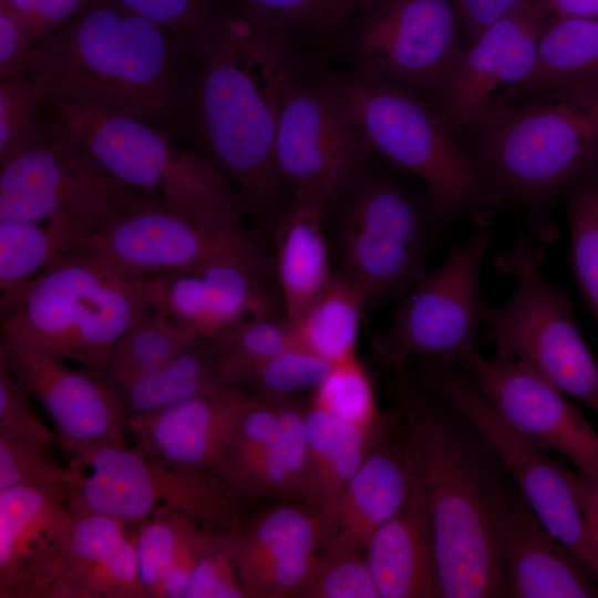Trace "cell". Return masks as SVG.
<instances>
[{"mask_svg": "<svg viewBox=\"0 0 598 598\" xmlns=\"http://www.w3.org/2000/svg\"><path fill=\"white\" fill-rule=\"evenodd\" d=\"M25 25L34 47L87 10L94 0H6Z\"/></svg>", "mask_w": 598, "mask_h": 598, "instance_id": "49", "label": "cell"}, {"mask_svg": "<svg viewBox=\"0 0 598 598\" xmlns=\"http://www.w3.org/2000/svg\"><path fill=\"white\" fill-rule=\"evenodd\" d=\"M220 385L240 386L259 365L278 352L300 344L285 316L250 321L218 341H213Z\"/></svg>", "mask_w": 598, "mask_h": 598, "instance_id": "38", "label": "cell"}, {"mask_svg": "<svg viewBox=\"0 0 598 598\" xmlns=\"http://www.w3.org/2000/svg\"><path fill=\"white\" fill-rule=\"evenodd\" d=\"M186 517L172 513L135 525L138 571L146 598H164L165 582Z\"/></svg>", "mask_w": 598, "mask_h": 598, "instance_id": "45", "label": "cell"}, {"mask_svg": "<svg viewBox=\"0 0 598 598\" xmlns=\"http://www.w3.org/2000/svg\"><path fill=\"white\" fill-rule=\"evenodd\" d=\"M365 310L360 291L336 270L292 327L303 348L332 364L355 354Z\"/></svg>", "mask_w": 598, "mask_h": 598, "instance_id": "33", "label": "cell"}, {"mask_svg": "<svg viewBox=\"0 0 598 598\" xmlns=\"http://www.w3.org/2000/svg\"><path fill=\"white\" fill-rule=\"evenodd\" d=\"M73 516L47 598H146L135 527L99 514Z\"/></svg>", "mask_w": 598, "mask_h": 598, "instance_id": "24", "label": "cell"}, {"mask_svg": "<svg viewBox=\"0 0 598 598\" xmlns=\"http://www.w3.org/2000/svg\"><path fill=\"white\" fill-rule=\"evenodd\" d=\"M152 311L143 279L75 251L50 264L1 320V343L34 346L103 372L114 343Z\"/></svg>", "mask_w": 598, "mask_h": 598, "instance_id": "7", "label": "cell"}, {"mask_svg": "<svg viewBox=\"0 0 598 598\" xmlns=\"http://www.w3.org/2000/svg\"><path fill=\"white\" fill-rule=\"evenodd\" d=\"M419 381L458 412L497 454L542 522L591 569L581 474L548 457L517 431L455 362L419 359ZM592 571V570H591Z\"/></svg>", "mask_w": 598, "mask_h": 598, "instance_id": "14", "label": "cell"}, {"mask_svg": "<svg viewBox=\"0 0 598 598\" xmlns=\"http://www.w3.org/2000/svg\"><path fill=\"white\" fill-rule=\"evenodd\" d=\"M375 150L327 81L309 65L289 82L277 134V163L289 196L326 207L344 195L370 165Z\"/></svg>", "mask_w": 598, "mask_h": 598, "instance_id": "13", "label": "cell"}, {"mask_svg": "<svg viewBox=\"0 0 598 598\" xmlns=\"http://www.w3.org/2000/svg\"><path fill=\"white\" fill-rule=\"evenodd\" d=\"M545 250L519 237L494 267L515 278L513 297L487 307L483 338L496 354L524 362L598 414V363L581 338L568 295L542 275Z\"/></svg>", "mask_w": 598, "mask_h": 598, "instance_id": "11", "label": "cell"}, {"mask_svg": "<svg viewBox=\"0 0 598 598\" xmlns=\"http://www.w3.org/2000/svg\"><path fill=\"white\" fill-rule=\"evenodd\" d=\"M331 363L301 344L287 348L254 370L240 388L259 399L280 400L315 390Z\"/></svg>", "mask_w": 598, "mask_h": 598, "instance_id": "41", "label": "cell"}, {"mask_svg": "<svg viewBox=\"0 0 598 598\" xmlns=\"http://www.w3.org/2000/svg\"><path fill=\"white\" fill-rule=\"evenodd\" d=\"M277 434L247 481L241 497H278L310 503L313 468L306 430V408L295 396L280 399Z\"/></svg>", "mask_w": 598, "mask_h": 598, "instance_id": "32", "label": "cell"}, {"mask_svg": "<svg viewBox=\"0 0 598 598\" xmlns=\"http://www.w3.org/2000/svg\"><path fill=\"white\" fill-rule=\"evenodd\" d=\"M581 474V473H580ZM582 512L591 570L598 580V476L581 474Z\"/></svg>", "mask_w": 598, "mask_h": 598, "instance_id": "53", "label": "cell"}, {"mask_svg": "<svg viewBox=\"0 0 598 598\" xmlns=\"http://www.w3.org/2000/svg\"><path fill=\"white\" fill-rule=\"evenodd\" d=\"M44 104L25 73L0 80V167L34 142L43 124Z\"/></svg>", "mask_w": 598, "mask_h": 598, "instance_id": "42", "label": "cell"}, {"mask_svg": "<svg viewBox=\"0 0 598 598\" xmlns=\"http://www.w3.org/2000/svg\"><path fill=\"white\" fill-rule=\"evenodd\" d=\"M309 65L303 42L235 16L190 87L183 142L233 187L265 241L290 199L277 163L285 92Z\"/></svg>", "mask_w": 598, "mask_h": 598, "instance_id": "1", "label": "cell"}, {"mask_svg": "<svg viewBox=\"0 0 598 598\" xmlns=\"http://www.w3.org/2000/svg\"><path fill=\"white\" fill-rule=\"evenodd\" d=\"M375 153L417 176L443 221L484 219L503 197L437 111L416 94L343 69H322Z\"/></svg>", "mask_w": 598, "mask_h": 598, "instance_id": "6", "label": "cell"}, {"mask_svg": "<svg viewBox=\"0 0 598 598\" xmlns=\"http://www.w3.org/2000/svg\"><path fill=\"white\" fill-rule=\"evenodd\" d=\"M241 20L302 42L326 39L331 31V0H234Z\"/></svg>", "mask_w": 598, "mask_h": 598, "instance_id": "43", "label": "cell"}, {"mask_svg": "<svg viewBox=\"0 0 598 598\" xmlns=\"http://www.w3.org/2000/svg\"><path fill=\"white\" fill-rule=\"evenodd\" d=\"M554 14L568 18L598 19V0H546Z\"/></svg>", "mask_w": 598, "mask_h": 598, "instance_id": "54", "label": "cell"}, {"mask_svg": "<svg viewBox=\"0 0 598 598\" xmlns=\"http://www.w3.org/2000/svg\"><path fill=\"white\" fill-rule=\"evenodd\" d=\"M569 225V262L578 288L598 327V171L563 192Z\"/></svg>", "mask_w": 598, "mask_h": 598, "instance_id": "37", "label": "cell"}, {"mask_svg": "<svg viewBox=\"0 0 598 598\" xmlns=\"http://www.w3.org/2000/svg\"><path fill=\"white\" fill-rule=\"evenodd\" d=\"M143 280L153 311L210 341L279 316L270 279L238 260H212Z\"/></svg>", "mask_w": 598, "mask_h": 598, "instance_id": "20", "label": "cell"}, {"mask_svg": "<svg viewBox=\"0 0 598 598\" xmlns=\"http://www.w3.org/2000/svg\"><path fill=\"white\" fill-rule=\"evenodd\" d=\"M311 404L333 417L363 429L379 420L374 389L369 372L357 354L331 364L313 390Z\"/></svg>", "mask_w": 598, "mask_h": 598, "instance_id": "40", "label": "cell"}, {"mask_svg": "<svg viewBox=\"0 0 598 598\" xmlns=\"http://www.w3.org/2000/svg\"><path fill=\"white\" fill-rule=\"evenodd\" d=\"M553 14L546 0L523 3L455 51L435 105L453 135L473 132L502 92L505 96L528 78Z\"/></svg>", "mask_w": 598, "mask_h": 598, "instance_id": "17", "label": "cell"}, {"mask_svg": "<svg viewBox=\"0 0 598 598\" xmlns=\"http://www.w3.org/2000/svg\"><path fill=\"white\" fill-rule=\"evenodd\" d=\"M419 484L415 443L398 403L385 411L372 446L341 496L322 555L363 553L374 532L405 506Z\"/></svg>", "mask_w": 598, "mask_h": 598, "instance_id": "21", "label": "cell"}, {"mask_svg": "<svg viewBox=\"0 0 598 598\" xmlns=\"http://www.w3.org/2000/svg\"><path fill=\"white\" fill-rule=\"evenodd\" d=\"M237 527L217 533L197 564L183 598H247L235 557Z\"/></svg>", "mask_w": 598, "mask_h": 598, "instance_id": "46", "label": "cell"}, {"mask_svg": "<svg viewBox=\"0 0 598 598\" xmlns=\"http://www.w3.org/2000/svg\"><path fill=\"white\" fill-rule=\"evenodd\" d=\"M0 360L49 414L58 442L70 453L100 444H124L125 416L103 372L75 370L44 349L1 343Z\"/></svg>", "mask_w": 598, "mask_h": 598, "instance_id": "19", "label": "cell"}, {"mask_svg": "<svg viewBox=\"0 0 598 598\" xmlns=\"http://www.w3.org/2000/svg\"><path fill=\"white\" fill-rule=\"evenodd\" d=\"M29 398L30 394L0 360V434L35 441L49 448L58 437L40 419Z\"/></svg>", "mask_w": 598, "mask_h": 598, "instance_id": "48", "label": "cell"}, {"mask_svg": "<svg viewBox=\"0 0 598 598\" xmlns=\"http://www.w3.org/2000/svg\"><path fill=\"white\" fill-rule=\"evenodd\" d=\"M44 111L113 176L165 209L216 229L241 228L233 187L173 133L65 99L45 101Z\"/></svg>", "mask_w": 598, "mask_h": 598, "instance_id": "5", "label": "cell"}, {"mask_svg": "<svg viewBox=\"0 0 598 598\" xmlns=\"http://www.w3.org/2000/svg\"><path fill=\"white\" fill-rule=\"evenodd\" d=\"M33 49L19 16L8 2H0V80L24 73Z\"/></svg>", "mask_w": 598, "mask_h": 598, "instance_id": "51", "label": "cell"}, {"mask_svg": "<svg viewBox=\"0 0 598 598\" xmlns=\"http://www.w3.org/2000/svg\"><path fill=\"white\" fill-rule=\"evenodd\" d=\"M384 416L385 411L372 427L363 429L344 423L312 404L306 408L315 481L310 504L320 512L324 538L341 496L372 446Z\"/></svg>", "mask_w": 598, "mask_h": 598, "instance_id": "29", "label": "cell"}, {"mask_svg": "<svg viewBox=\"0 0 598 598\" xmlns=\"http://www.w3.org/2000/svg\"><path fill=\"white\" fill-rule=\"evenodd\" d=\"M66 498L31 486L0 489V597L45 598L72 522Z\"/></svg>", "mask_w": 598, "mask_h": 598, "instance_id": "23", "label": "cell"}, {"mask_svg": "<svg viewBox=\"0 0 598 598\" xmlns=\"http://www.w3.org/2000/svg\"><path fill=\"white\" fill-rule=\"evenodd\" d=\"M142 198L147 197L113 176L45 111L34 142L0 171V220L44 223L60 257Z\"/></svg>", "mask_w": 598, "mask_h": 598, "instance_id": "9", "label": "cell"}, {"mask_svg": "<svg viewBox=\"0 0 598 598\" xmlns=\"http://www.w3.org/2000/svg\"><path fill=\"white\" fill-rule=\"evenodd\" d=\"M472 133L503 199L538 210L598 171V84L498 100Z\"/></svg>", "mask_w": 598, "mask_h": 598, "instance_id": "4", "label": "cell"}, {"mask_svg": "<svg viewBox=\"0 0 598 598\" xmlns=\"http://www.w3.org/2000/svg\"><path fill=\"white\" fill-rule=\"evenodd\" d=\"M202 61L167 30L115 0L92 6L34 47L25 74L65 99L168 131L183 141Z\"/></svg>", "mask_w": 598, "mask_h": 598, "instance_id": "3", "label": "cell"}, {"mask_svg": "<svg viewBox=\"0 0 598 598\" xmlns=\"http://www.w3.org/2000/svg\"><path fill=\"white\" fill-rule=\"evenodd\" d=\"M302 598H380L365 559L355 554L346 557L328 558L306 589Z\"/></svg>", "mask_w": 598, "mask_h": 598, "instance_id": "47", "label": "cell"}, {"mask_svg": "<svg viewBox=\"0 0 598 598\" xmlns=\"http://www.w3.org/2000/svg\"><path fill=\"white\" fill-rule=\"evenodd\" d=\"M236 385H221L175 406L125 420L134 448L150 457L213 475L255 401Z\"/></svg>", "mask_w": 598, "mask_h": 598, "instance_id": "22", "label": "cell"}, {"mask_svg": "<svg viewBox=\"0 0 598 598\" xmlns=\"http://www.w3.org/2000/svg\"><path fill=\"white\" fill-rule=\"evenodd\" d=\"M326 206L302 195H292L274 231V270L280 306L292 324L329 282V245L324 234Z\"/></svg>", "mask_w": 598, "mask_h": 598, "instance_id": "27", "label": "cell"}, {"mask_svg": "<svg viewBox=\"0 0 598 598\" xmlns=\"http://www.w3.org/2000/svg\"><path fill=\"white\" fill-rule=\"evenodd\" d=\"M493 233L483 229L457 244L437 268L425 271L399 300L392 321L377 336V355L395 370L413 358L460 363L476 351L486 309L481 268Z\"/></svg>", "mask_w": 598, "mask_h": 598, "instance_id": "15", "label": "cell"}, {"mask_svg": "<svg viewBox=\"0 0 598 598\" xmlns=\"http://www.w3.org/2000/svg\"><path fill=\"white\" fill-rule=\"evenodd\" d=\"M198 336L152 311L137 320L112 347L103 374L112 388L162 365Z\"/></svg>", "mask_w": 598, "mask_h": 598, "instance_id": "35", "label": "cell"}, {"mask_svg": "<svg viewBox=\"0 0 598 598\" xmlns=\"http://www.w3.org/2000/svg\"><path fill=\"white\" fill-rule=\"evenodd\" d=\"M458 367L537 447L561 454L585 476H598V433L554 384L524 362L501 354L484 359L474 351Z\"/></svg>", "mask_w": 598, "mask_h": 598, "instance_id": "18", "label": "cell"}, {"mask_svg": "<svg viewBox=\"0 0 598 598\" xmlns=\"http://www.w3.org/2000/svg\"><path fill=\"white\" fill-rule=\"evenodd\" d=\"M60 257L52 233L40 223L0 220V316H10L38 277Z\"/></svg>", "mask_w": 598, "mask_h": 598, "instance_id": "34", "label": "cell"}, {"mask_svg": "<svg viewBox=\"0 0 598 598\" xmlns=\"http://www.w3.org/2000/svg\"><path fill=\"white\" fill-rule=\"evenodd\" d=\"M35 441L0 434V489L31 486L68 497L71 472Z\"/></svg>", "mask_w": 598, "mask_h": 598, "instance_id": "44", "label": "cell"}, {"mask_svg": "<svg viewBox=\"0 0 598 598\" xmlns=\"http://www.w3.org/2000/svg\"><path fill=\"white\" fill-rule=\"evenodd\" d=\"M530 1L535 0H455L460 35L466 40L464 45L473 42L498 19Z\"/></svg>", "mask_w": 598, "mask_h": 598, "instance_id": "52", "label": "cell"}, {"mask_svg": "<svg viewBox=\"0 0 598 598\" xmlns=\"http://www.w3.org/2000/svg\"><path fill=\"white\" fill-rule=\"evenodd\" d=\"M66 503L73 515L99 514L127 525L183 514L213 530L241 524V498L206 471L173 465L125 444L71 453Z\"/></svg>", "mask_w": 598, "mask_h": 598, "instance_id": "10", "label": "cell"}, {"mask_svg": "<svg viewBox=\"0 0 598 598\" xmlns=\"http://www.w3.org/2000/svg\"><path fill=\"white\" fill-rule=\"evenodd\" d=\"M218 532L208 529L189 517L184 519L165 582L164 598L184 597L197 564L214 544Z\"/></svg>", "mask_w": 598, "mask_h": 598, "instance_id": "50", "label": "cell"}, {"mask_svg": "<svg viewBox=\"0 0 598 598\" xmlns=\"http://www.w3.org/2000/svg\"><path fill=\"white\" fill-rule=\"evenodd\" d=\"M598 84V19L553 14L544 27L534 69L503 99Z\"/></svg>", "mask_w": 598, "mask_h": 598, "instance_id": "30", "label": "cell"}, {"mask_svg": "<svg viewBox=\"0 0 598 598\" xmlns=\"http://www.w3.org/2000/svg\"><path fill=\"white\" fill-rule=\"evenodd\" d=\"M0 1H6V0H0Z\"/></svg>", "mask_w": 598, "mask_h": 598, "instance_id": "55", "label": "cell"}, {"mask_svg": "<svg viewBox=\"0 0 598 598\" xmlns=\"http://www.w3.org/2000/svg\"><path fill=\"white\" fill-rule=\"evenodd\" d=\"M76 251L136 279L217 259L248 264L270 280L275 276L270 252L254 233L212 228L148 198L114 212Z\"/></svg>", "mask_w": 598, "mask_h": 598, "instance_id": "16", "label": "cell"}, {"mask_svg": "<svg viewBox=\"0 0 598 598\" xmlns=\"http://www.w3.org/2000/svg\"><path fill=\"white\" fill-rule=\"evenodd\" d=\"M394 390L416 447L443 597H505L504 554L516 485L497 454L406 368Z\"/></svg>", "mask_w": 598, "mask_h": 598, "instance_id": "2", "label": "cell"}, {"mask_svg": "<svg viewBox=\"0 0 598 598\" xmlns=\"http://www.w3.org/2000/svg\"><path fill=\"white\" fill-rule=\"evenodd\" d=\"M328 38L343 70L410 91L434 109L461 47L455 0H371Z\"/></svg>", "mask_w": 598, "mask_h": 598, "instance_id": "12", "label": "cell"}, {"mask_svg": "<svg viewBox=\"0 0 598 598\" xmlns=\"http://www.w3.org/2000/svg\"><path fill=\"white\" fill-rule=\"evenodd\" d=\"M115 1L167 30L199 61L215 51L235 16L226 0Z\"/></svg>", "mask_w": 598, "mask_h": 598, "instance_id": "36", "label": "cell"}, {"mask_svg": "<svg viewBox=\"0 0 598 598\" xmlns=\"http://www.w3.org/2000/svg\"><path fill=\"white\" fill-rule=\"evenodd\" d=\"M324 526L319 509L307 502L280 504L236 529L235 557L247 598L262 575L280 560L319 553Z\"/></svg>", "mask_w": 598, "mask_h": 598, "instance_id": "28", "label": "cell"}, {"mask_svg": "<svg viewBox=\"0 0 598 598\" xmlns=\"http://www.w3.org/2000/svg\"><path fill=\"white\" fill-rule=\"evenodd\" d=\"M219 386L215 344L198 337L155 370L113 390L128 419L166 410Z\"/></svg>", "mask_w": 598, "mask_h": 598, "instance_id": "31", "label": "cell"}, {"mask_svg": "<svg viewBox=\"0 0 598 598\" xmlns=\"http://www.w3.org/2000/svg\"><path fill=\"white\" fill-rule=\"evenodd\" d=\"M324 218L337 271L360 291L367 309L399 301L422 277L435 219H441L432 204H423L372 163L326 207Z\"/></svg>", "mask_w": 598, "mask_h": 598, "instance_id": "8", "label": "cell"}, {"mask_svg": "<svg viewBox=\"0 0 598 598\" xmlns=\"http://www.w3.org/2000/svg\"><path fill=\"white\" fill-rule=\"evenodd\" d=\"M279 401L255 398L213 475L241 499L250 475L275 441Z\"/></svg>", "mask_w": 598, "mask_h": 598, "instance_id": "39", "label": "cell"}, {"mask_svg": "<svg viewBox=\"0 0 598 598\" xmlns=\"http://www.w3.org/2000/svg\"><path fill=\"white\" fill-rule=\"evenodd\" d=\"M504 570L511 598H598V580L587 564L542 522L515 488Z\"/></svg>", "mask_w": 598, "mask_h": 598, "instance_id": "25", "label": "cell"}, {"mask_svg": "<svg viewBox=\"0 0 598 598\" xmlns=\"http://www.w3.org/2000/svg\"><path fill=\"white\" fill-rule=\"evenodd\" d=\"M380 598L443 597L435 542L420 484L364 548Z\"/></svg>", "mask_w": 598, "mask_h": 598, "instance_id": "26", "label": "cell"}]
</instances>
